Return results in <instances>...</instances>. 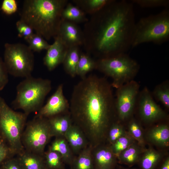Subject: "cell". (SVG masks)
I'll use <instances>...</instances> for the list:
<instances>
[{
	"instance_id": "obj_8",
	"label": "cell",
	"mask_w": 169,
	"mask_h": 169,
	"mask_svg": "<svg viewBox=\"0 0 169 169\" xmlns=\"http://www.w3.org/2000/svg\"><path fill=\"white\" fill-rule=\"evenodd\" d=\"M4 49L3 61L8 74L25 78L31 76L34 58L29 47L20 43H6Z\"/></svg>"
},
{
	"instance_id": "obj_40",
	"label": "cell",
	"mask_w": 169,
	"mask_h": 169,
	"mask_svg": "<svg viewBox=\"0 0 169 169\" xmlns=\"http://www.w3.org/2000/svg\"><path fill=\"white\" fill-rule=\"evenodd\" d=\"M156 169H169V156L166 155Z\"/></svg>"
},
{
	"instance_id": "obj_36",
	"label": "cell",
	"mask_w": 169,
	"mask_h": 169,
	"mask_svg": "<svg viewBox=\"0 0 169 169\" xmlns=\"http://www.w3.org/2000/svg\"><path fill=\"white\" fill-rule=\"evenodd\" d=\"M0 10L7 15H11L18 10V4L15 0H3L2 3Z\"/></svg>"
},
{
	"instance_id": "obj_7",
	"label": "cell",
	"mask_w": 169,
	"mask_h": 169,
	"mask_svg": "<svg viewBox=\"0 0 169 169\" xmlns=\"http://www.w3.org/2000/svg\"><path fill=\"white\" fill-rule=\"evenodd\" d=\"M139 69L137 62L125 53L96 61V69L111 78L113 80L111 85L116 89L133 80Z\"/></svg>"
},
{
	"instance_id": "obj_23",
	"label": "cell",
	"mask_w": 169,
	"mask_h": 169,
	"mask_svg": "<svg viewBox=\"0 0 169 169\" xmlns=\"http://www.w3.org/2000/svg\"><path fill=\"white\" fill-rule=\"evenodd\" d=\"M80 55L78 47L69 48L62 63L65 72L72 77L76 75V70Z\"/></svg>"
},
{
	"instance_id": "obj_17",
	"label": "cell",
	"mask_w": 169,
	"mask_h": 169,
	"mask_svg": "<svg viewBox=\"0 0 169 169\" xmlns=\"http://www.w3.org/2000/svg\"><path fill=\"white\" fill-rule=\"evenodd\" d=\"M64 136L75 156L78 154L89 146L83 132L73 124L68 129Z\"/></svg>"
},
{
	"instance_id": "obj_9",
	"label": "cell",
	"mask_w": 169,
	"mask_h": 169,
	"mask_svg": "<svg viewBox=\"0 0 169 169\" xmlns=\"http://www.w3.org/2000/svg\"><path fill=\"white\" fill-rule=\"evenodd\" d=\"M52 137L48 119L34 117L27 124L22 141L26 150L43 156L46 146Z\"/></svg>"
},
{
	"instance_id": "obj_21",
	"label": "cell",
	"mask_w": 169,
	"mask_h": 169,
	"mask_svg": "<svg viewBox=\"0 0 169 169\" xmlns=\"http://www.w3.org/2000/svg\"><path fill=\"white\" fill-rule=\"evenodd\" d=\"M18 155L22 169H46L44 156L26 150Z\"/></svg>"
},
{
	"instance_id": "obj_6",
	"label": "cell",
	"mask_w": 169,
	"mask_h": 169,
	"mask_svg": "<svg viewBox=\"0 0 169 169\" xmlns=\"http://www.w3.org/2000/svg\"><path fill=\"white\" fill-rule=\"evenodd\" d=\"M28 115L13 110L0 96V138L14 154L19 155L24 151L22 137Z\"/></svg>"
},
{
	"instance_id": "obj_15",
	"label": "cell",
	"mask_w": 169,
	"mask_h": 169,
	"mask_svg": "<svg viewBox=\"0 0 169 169\" xmlns=\"http://www.w3.org/2000/svg\"><path fill=\"white\" fill-rule=\"evenodd\" d=\"M43 59L44 64L49 71H52L63 63L68 48L58 36L54 38Z\"/></svg>"
},
{
	"instance_id": "obj_24",
	"label": "cell",
	"mask_w": 169,
	"mask_h": 169,
	"mask_svg": "<svg viewBox=\"0 0 169 169\" xmlns=\"http://www.w3.org/2000/svg\"><path fill=\"white\" fill-rule=\"evenodd\" d=\"M92 148L89 146L75 156L70 166L71 169H94L92 156Z\"/></svg>"
},
{
	"instance_id": "obj_25",
	"label": "cell",
	"mask_w": 169,
	"mask_h": 169,
	"mask_svg": "<svg viewBox=\"0 0 169 169\" xmlns=\"http://www.w3.org/2000/svg\"><path fill=\"white\" fill-rule=\"evenodd\" d=\"M62 19L77 24L87 21L86 14L78 6L68 3L61 14Z\"/></svg>"
},
{
	"instance_id": "obj_20",
	"label": "cell",
	"mask_w": 169,
	"mask_h": 169,
	"mask_svg": "<svg viewBox=\"0 0 169 169\" xmlns=\"http://www.w3.org/2000/svg\"><path fill=\"white\" fill-rule=\"evenodd\" d=\"M146 148L136 141L135 142L118 155V163L125 165L129 167L137 164Z\"/></svg>"
},
{
	"instance_id": "obj_3",
	"label": "cell",
	"mask_w": 169,
	"mask_h": 169,
	"mask_svg": "<svg viewBox=\"0 0 169 169\" xmlns=\"http://www.w3.org/2000/svg\"><path fill=\"white\" fill-rule=\"evenodd\" d=\"M67 0H26L20 20L29 25L36 33L49 40L57 36Z\"/></svg>"
},
{
	"instance_id": "obj_35",
	"label": "cell",
	"mask_w": 169,
	"mask_h": 169,
	"mask_svg": "<svg viewBox=\"0 0 169 169\" xmlns=\"http://www.w3.org/2000/svg\"><path fill=\"white\" fill-rule=\"evenodd\" d=\"M16 27L19 37L23 38L26 41L34 33L33 29L27 23L19 20L16 23Z\"/></svg>"
},
{
	"instance_id": "obj_26",
	"label": "cell",
	"mask_w": 169,
	"mask_h": 169,
	"mask_svg": "<svg viewBox=\"0 0 169 169\" xmlns=\"http://www.w3.org/2000/svg\"><path fill=\"white\" fill-rule=\"evenodd\" d=\"M112 0H74L73 2L85 14L91 15L97 12Z\"/></svg>"
},
{
	"instance_id": "obj_18",
	"label": "cell",
	"mask_w": 169,
	"mask_h": 169,
	"mask_svg": "<svg viewBox=\"0 0 169 169\" xmlns=\"http://www.w3.org/2000/svg\"><path fill=\"white\" fill-rule=\"evenodd\" d=\"M52 137H63L73 124L69 112L47 118Z\"/></svg>"
},
{
	"instance_id": "obj_1",
	"label": "cell",
	"mask_w": 169,
	"mask_h": 169,
	"mask_svg": "<svg viewBox=\"0 0 169 169\" xmlns=\"http://www.w3.org/2000/svg\"><path fill=\"white\" fill-rule=\"evenodd\" d=\"M112 86L104 78L90 75L74 86L69 112L73 124L83 132L92 147L105 142L116 120Z\"/></svg>"
},
{
	"instance_id": "obj_22",
	"label": "cell",
	"mask_w": 169,
	"mask_h": 169,
	"mask_svg": "<svg viewBox=\"0 0 169 169\" xmlns=\"http://www.w3.org/2000/svg\"><path fill=\"white\" fill-rule=\"evenodd\" d=\"M49 149L59 153L65 164L69 166L75 156L64 136L55 137Z\"/></svg>"
},
{
	"instance_id": "obj_39",
	"label": "cell",
	"mask_w": 169,
	"mask_h": 169,
	"mask_svg": "<svg viewBox=\"0 0 169 169\" xmlns=\"http://www.w3.org/2000/svg\"><path fill=\"white\" fill-rule=\"evenodd\" d=\"M0 169H22L18 158H10L5 161L1 166Z\"/></svg>"
},
{
	"instance_id": "obj_31",
	"label": "cell",
	"mask_w": 169,
	"mask_h": 169,
	"mask_svg": "<svg viewBox=\"0 0 169 169\" xmlns=\"http://www.w3.org/2000/svg\"><path fill=\"white\" fill-rule=\"evenodd\" d=\"M136 141L127 132L110 146L113 153L117 156L120 153Z\"/></svg>"
},
{
	"instance_id": "obj_28",
	"label": "cell",
	"mask_w": 169,
	"mask_h": 169,
	"mask_svg": "<svg viewBox=\"0 0 169 169\" xmlns=\"http://www.w3.org/2000/svg\"><path fill=\"white\" fill-rule=\"evenodd\" d=\"M127 131L139 144L146 147L145 134L140 123L137 120L133 118L130 120Z\"/></svg>"
},
{
	"instance_id": "obj_12",
	"label": "cell",
	"mask_w": 169,
	"mask_h": 169,
	"mask_svg": "<svg viewBox=\"0 0 169 169\" xmlns=\"http://www.w3.org/2000/svg\"><path fill=\"white\" fill-rule=\"evenodd\" d=\"M69 108V104L64 95L63 85L61 84L34 117L48 118L68 113Z\"/></svg>"
},
{
	"instance_id": "obj_33",
	"label": "cell",
	"mask_w": 169,
	"mask_h": 169,
	"mask_svg": "<svg viewBox=\"0 0 169 169\" xmlns=\"http://www.w3.org/2000/svg\"><path fill=\"white\" fill-rule=\"evenodd\" d=\"M156 99L167 109L169 108V88L167 85L162 84L156 87L154 91Z\"/></svg>"
},
{
	"instance_id": "obj_38",
	"label": "cell",
	"mask_w": 169,
	"mask_h": 169,
	"mask_svg": "<svg viewBox=\"0 0 169 169\" xmlns=\"http://www.w3.org/2000/svg\"><path fill=\"white\" fill-rule=\"evenodd\" d=\"M8 74L3 60L0 57V91L3 89L8 82Z\"/></svg>"
},
{
	"instance_id": "obj_5",
	"label": "cell",
	"mask_w": 169,
	"mask_h": 169,
	"mask_svg": "<svg viewBox=\"0 0 169 169\" xmlns=\"http://www.w3.org/2000/svg\"><path fill=\"white\" fill-rule=\"evenodd\" d=\"M142 18L136 23L131 42L133 48L151 42L160 45L169 39V10Z\"/></svg>"
},
{
	"instance_id": "obj_4",
	"label": "cell",
	"mask_w": 169,
	"mask_h": 169,
	"mask_svg": "<svg viewBox=\"0 0 169 169\" xmlns=\"http://www.w3.org/2000/svg\"><path fill=\"white\" fill-rule=\"evenodd\" d=\"M51 88L49 79L31 76L26 78L17 85L16 96L12 105L14 109L22 110L28 115L38 111Z\"/></svg>"
},
{
	"instance_id": "obj_29",
	"label": "cell",
	"mask_w": 169,
	"mask_h": 169,
	"mask_svg": "<svg viewBox=\"0 0 169 169\" xmlns=\"http://www.w3.org/2000/svg\"><path fill=\"white\" fill-rule=\"evenodd\" d=\"M44 156L46 169H64L65 163L59 153L49 149Z\"/></svg>"
},
{
	"instance_id": "obj_19",
	"label": "cell",
	"mask_w": 169,
	"mask_h": 169,
	"mask_svg": "<svg viewBox=\"0 0 169 169\" xmlns=\"http://www.w3.org/2000/svg\"><path fill=\"white\" fill-rule=\"evenodd\" d=\"M163 151L157 150L152 147L146 148L137 163L139 169H156L166 155Z\"/></svg>"
},
{
	"instance_id": "obj_27",
	"label": "cell",
	"mask_w": 169,
	"mask_h": 169,
	"mask_svg": "<svg viewBox=\"0 0 169 169\" xmlns=\"http://www.w3.org/2000/svg\"><path fill=\"white\" fill-rule=\"evenodd\" d=\"M96 61L94 60L88 54L80 53L76 70V75L82 78L94 69H96Z\"/></svg>"
},
{
	"instance_id": "obj_11",
	"label": "cell",
	"mask_w": 169,
	"mask_h": 169,
	"mask_svg": "<svg viewBox=\"0 0 169 169\" xmlns=\"http://www.w3.org/2000/svg\"><path fill=\"white\" fill-rule=\"evenodd\" d=\"M140 94L139 113L143 121L151 123L166 118V113L155 102L147 88L143 89Z\"/></svg>"
},
{
	"instance_id": "obj_16",
	"label": "cell",
	"mask_w": 169,
	"mask_h": 169,
	"mask_svg": "<svg viewBox=\"0 0 169 169\" xmlns=\"http://www.w3.org/2000/svg\"><path fill=\"white\" fill-rule=\"evenodd\" d=\"M146 141L161 148L169 146V127L167 124L162 123L151 128L145 135Z\"/></svg>"
},
{
	"instance_id": "obj_13",
	"label": "cell",
	"mask_w": 169,
	"mask_h": 169,
	"mask_svg": "<svg viewBox=\"0 0 169 169\" xmlns=\"http://www.w3.org/2000/svg\"><path fill=\"white\" fill-rule=\"evenodd\" d=\"M92 156L94 169H116L118 165L117 156L106 143L92 147Z\"/></svg>"
},
{
	"instance_id": "obj_37",
	"label": "cell",
	"mask_w": 169,
	"mask_h": 169,
	"mask_svg": "<svg viewBox=\"0 0 169 169\" xmlns=\"http://www.w3.org/2000/svg\"><path fill=\"white\" fill-rule=\"evenodd\" d=\"M14 154L6 142L0 138V165Z\"/></svg>"
},
{
	"instance_id": "obj_14",
	"label": "cell",
	"mask_w": 169,
	"mask_h": 169,
	"mask_svg": "<svg viewBox=\"0 0 169 169\" xmlns=\"http://www.w3.org/2000/svg\"><path fill=\"white\" fill-rule=\"evenodd\" d=\"M58 36L68 48L83 45V32L77 24L62 19L58 33Z\"/></svg>"
},
{
	"instance_id": "obj_32",
	"label": "cell",
	"mask_w": 169,
	"mask_h": 169,
	"mask_svg": "<svg viewBox=\"0 0 169 169\" xmlns=\"http://www.w3.org/2000/svg\"><path fill=\"white\" fill-rule=\"evenodd\" d=\"M29 48L32 51L40 52L43 50H47L50 44L40 35L37 33L33 34L26 40Z\"/></svg>"
},
{
	"instance_id": "obj_34",
	"label": "cell",
	"mask_w": 169,
	"mask_h": 169,
	"mask_svg": "<svg viewBox=\"0 0 169 169\" xmlns=\"http://www.w3.org/2000/svg\"><path fill=\"white\" fill-rule=\"evenodd\" d=\"M131 2L141 8H154L164 7L168 8L169 1L168 0H132Z\"/></svg>"
},
{
	"instance_id": "obj_2",
	"label": "cell",
	"mask_w": 169,
	"mask_h": 169,
	"mask_svg": "<svg viewBox=\"0 0 169 169\" xmlns=\"http://www.w3.org/2000/svg\"><path fill=\"white\" fill-rule=\"evenodd\" d=\"M136 23L133 3L112 0L85 22L84 49L99 59L125 53L131 47Z\"/></svg>"
},
{
	"instance_id": "obj_10",
	"label": "cell",
	"mask_w": 169,
	"mask_h": 169,
	"mask_svg": "<svg viewBox=\"0 0 169 169\" xmlns=\"http://www.w3.org/2000/svg\"><path fill=\"white\" fill-rule=\"evenodd\" d=\"M139 89V84L133 80L117 89L115 105L116 116L119 121H125L131 116Z\"/></svg>"
},
{
	"instance_id": "obj_41",
	"label": "cell",
	"mask_w": 169,
	"mask_h": 169,
	"mask_svg": "<svg viewBox=\"0 0 169 169\" xmlns=\"http://www.w3.org/2000/svg\"><path fill=\"white\" fill-rule=\"evenodd\" d=\"M116 169H139V168H125L120 166H119L118 165Z\"/></svg>"
},
{
	"instance_id": "obj_30",
	"label": "cell",
	"mask_w": 169,
	"mask_h": 169,
	"mask_svg": "<svg viewBox=\"0 0 169 169\" xmlns=\"http://www.w3.org/2000/svg\"><path fill=\"white\" fill-rule=\"evenodd\" d=\"M127 133V130L121 122L116 120L112 123L109 129L105 143L111 145Z\"/></svg>"
}]
</instances>
